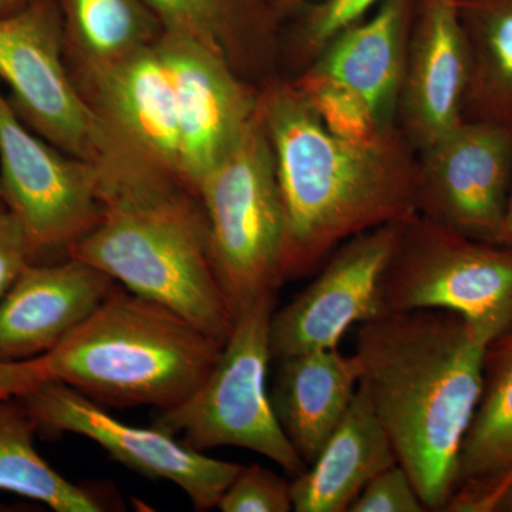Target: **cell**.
<instances>
[{
  "instance_id": "obj_1",
  "label": "cell",
  "mask_w": 512,
  "mask_h": 512,
  "mask_svg": "<svg viewBox=\"0 0 512 512\" xmlns=\"http://www.w3.org/2000/svg\"><path fill=\"white\" fill-rule=\"evenodd\" d=\"M259 114L284 202V282L342 242L416 214L417 151L399 126L366 144L333 136L295 82L259 87Z\"/></svg>"
},
{
  "instance_id": "obj_2",
  "label": "cell",
  "mask_w": 512,
  "mask_h": 512,
  "mask_svg": "<svg viewBox=\"0 0 512 512\" xmlns=\"http://www.w3.org/2000/svg\"><path fill=\"white\" fill-rule=\"evenodd\" d=\"M487 348L466 320L436 309L383 313L357 333L360 384L429 511L456 494Z\"/></svg>"
},
{
  "instance_id": "obj_3",
  "label": "cell",
  "mask_w": 512,
  "mask_h": 512,
  "mask_svg": "<svg viewBox=\"0 0 512 512\" xmlns=\"http://www.w3.org/2000/svg\"><path fill=\"white\" fill-rule=\"evenodd\" d=\"M99 175V221L67 256L170 306L225 343L235 316L215 276L197 192L143 158Z\"/></svg>"
},
{
  "instance_id": "obj_4",
  "label": "cell",
  "mask_w": 512,
  "mask_h": 512,
  "mask_svg": "<svg viewBox=\"0 0 512 512\" xmlns=\"http://www.w3.org/2000/svg\"><path fill=\"white\" fill-rule=\"evenodd\" d=\"M222 346L170 306L116 282L43 360L50 379L93 402L168 410L207 379Z\"/></svg>"
},
{
  "instance_id": "obj_5",
  "label": "cell",
  "mask_w": 512,
  "mask_h": 512,
  "mask_svg": "<svg viewBox=\"0 0 512 512\" xmlns=\"http://www.w3.org/2000/svg\"><path fill=\"white\" fill-rule=\"evenodd\" d=\"M215 276L234 316L284 282L286 218L261 114L202 178Z\"/></svg>"
},
{
  "instance_id": "obj_6",
  "label": "cell",
  "mask_w": 512,
  "mask_h": 512,
  "mask_svg": "<svg viewBox=\"0 0 512 512\" xmlns=\"http://www.w3.org/2000/svg\"><path fill=\"white\" fill-rule=\"evenodd\" d=\"M275 306L269 293L239 312L210 375L183 403L160 410L154 426L195 450L244 448L301 476L308 466L276 419L266 382Z\"/></svg>"
},
{
  "instance_id": "obj_7",
  "label": "cell",
  "mask_w": 512,
  "mask_h": 512,
  "mask_svg": "<svg viewBox=\"0 0 512 512\" xmlns=\"http://www.w3.org/2000/svg\"><path fill=\"white\" fill-rule=\"evenodd\" d=\"M384 311L456 313L487 345L512 330V251L419 212L400 224L383 279Z\"/></svg>"
},
{
  "instance_id": "obj_8",
  "label": "cell",
  "mask_w": 512,
  "mask_h": 512,
  "mask_svg": "<svg viewBox=\"0 0 512 512\" xmlns=\"http://www.w3.org/2000/svg\"><path fill=\"white\" fill-rule=\"evenodd\" d=\"M0 80L20 120L64 153L101 168L130 148L74 82L57 0L0 15Z\"/></svg>"
},
{
  "instance_id": "obj_9",
  "label": "cell",
  "mask_w": 512,
  "mask_h": 512,
  "mask_svg": "<svg viewBox=\"0 0 512 512\" xmlns=\"http://www.w3.org/2000/svg\"><path fill=\"white\" fill-rule=\"evenodd\" d=\"M0 188L18 218L33 264L67 258L100 217L96 165L64 153L30 130L0 92Z\"/></svg>"
},
{
  "instance_id": "obj_10",
  "label": "cell",
  "mask_w": 512,
  "mask_h": 512,
  "mask_svg": "<svg viewBox=\"0 0 512 512\" xmlns=\"http://www.w3.org/2000/svg\"><path fill=\"white\" fill-rule=\"evenodd\" d=\"M19 397L39 431L76 434L94 441L134 473L177 485L198 511L217 508L244 467L207 456L160 427L124 423L101 404L57 380H46Z\"/></svg>"
},
{
  "instance_id": "obj_11",
  "label": "cell",
  "mask_w": 512,
  "mask_h": 512,
  "mask_svg": "<svg viewBox=\"0 0 512 512\" xmlns=\"http://www.w3.org/2000/svg\"><path fill=\"white\" fill-rule=\"evenodd\" d=\"M512 185V128L464 119L417 151L416 207L464 237L500 245Z\"/></svg>"
},
{
  "instance_id": "obj_12",
  "label": "cell",
  "mask_w": 512,
  "mask_h": 512,
  "mask_svg": "<svg viewBox=\"0 0 512 512\" xmlns=\"http://www.w3.org/2000/svg\"><path fill=\"white\" fill-rule=\"evenodd\" d=\"M402 222L370 229L342 242L315 281L271 320L272 360L338 348L355 325L386 313L383 279Z\"/></svg>"
},
{
  "instance_id": "obj_13",
  "label": "cell",
  "mask_w": 512,
  "mask_h": 512,
  "mask_svg": "<svg viewBox=\"0 0 512 512\" xmlns=\"http://www.w3.org/2000/svg\"><path fill=\"white\" fill-rule=\"evenodd\" d=\"M160 40L180 93L183 180L197 192L258 114L259 87L200 40L167 30Z\"/></svg>"
},
{
  "instance_id": "obj_14",
  "label": "cell",
  "mask_w": 512,
  "mask_h": 512,
  "mask_svg": "<svg viewBox=\"0 0 512 512\" xmlns=\"http://www.w3.org/2000/svg\"><path fill=\"white\" fill-rule=\"evenodd\" d=\"M160 37L123 62L74 82L114 134L184 183L180 93Z\"/></svg>"
},
{
  "instance_id": "obj_15",
  "label": "cell",
  "mask_w": 512,
  "mask_h": 512,
  "mask_svg": "<svg viewBox=\"0 0 512 512\" xmlns=\"http://www.w3.org/2000/svg\"><path fill=\"white\" fill-rule=\"evenodd\" d=\"M468 50L457 0H424L407 42L397 126L420 151L464 120Z\"/></svg>"
},
{
  "instance_id": "obj_16",
  "label": "cell",
  "mask_w": 512,
  "mask_h": 512,
  "mask_svg": "<svg viewBox=\"0 0 512 512\" xmlns=\"http://www.w3.org/2000/svg\"><path fill=\"white\" fill-rule=\"evenodd\" d=\"M116 284L80 259L30 264L0 299V362L52 352Z\"/></svg>"
},
{
  "instance_id": "obj_17",
  "label": "cell",
  "mask_w": 512,
  "mask_h": 512,
  "mask_svg": "<svg viewBox=\"0 0 512 512\" xmlns=\"http://www.w3.org/2000/svg\"><path fill=\"white\" fill-rule=\"evenodd\" d=\"M410 0H383L372 18L340 30L308 70L352 90L382 128L397 126Z\"/></svg>"
},
{
  "instance_id": "obj_18",
  "label": "cell",
  "mask_w": 512,
  "mask_h": 512,
  "mask_svg": "<svg viewBox=\"0 0 512 512\" xmlns=\"http://www.w3.org/2000/svg\"><path fill=\"white\" fill-rule=\"evenodd\" d=\"M278 365L269 390L272 407L296 453L311 466L355 400L360 363L332 348L286 357Z\"/></svg>"
},
{
  "instance_id": "obj_19",
  "label": "cell",
  "mask_w": 512,
  "mask_h": 512,
  "mask_svg": "<svg viewBox=\"0 0 512 512\" xmlns=\"http://www.w3.org/2000/svg\"><path fill=\"white\" fill-rule=\"evenodd\" d=\"M396 463L382 421L359 384L345 419L316 460L291 484L293 511L349 512L363 488Z\"/></svg>"
},
{
  "instance_id": "obj_20",
  "label": "cell",
  "mask_w": 512,
  "mask_h": 512,
  "mask_svg": "<svg viewBox=\"0 0 512 512\" xmlns=\"http://www.w3.org/2000/svg\"><path fill=\"white\" fill-rule=\"evenodd\" d=\"M163 29L222 53L244 79L262 84L276 59L275 12L269 0H147Z\"/></svg>"
},
{
  "instance_id": "obj_21",
  "label": "cell",
  "mask_w": 512,
  "mask_h": 512,
  "mask_svg": "<svg viewBox=\"0 0 512 512\" xmlns=\"http://www.w3.org/2000/svg\"><path fill=\"white\" fill-rule=\"evenodd\" d=\"M73 79L153 45L163 25L147 0H57Z\"/></svg>"
},
{
  "instance_id": "obj_22",
  "label": "cell",
  "mask_w": 512,
  "mask_h": 512,
  "mask_svg": "<svg viewBox=\"0 0 512 512\" xmlns=\"http://www.w3.org/2000/svg\"><path fill=\"white\" fill-rule=\"evenodd\" d=\"M512 474V330L488 345L484 382L464 440L456 495L487 490Z\"/></svg>"
},
{
  "instance_id": "obj_23",
  "label": "cell",
  "mask_w": 512,
  "mask_h": 512,
  "mask_svg": "<svg viewBox=\"0 0 512 512\" xmlns=\"http://www.w3.org/2000/svg\"><path fill=\"white\" fill-rule=\"evenodd\" d=\"M457 9L470 64L464 116L512 128V0H457Z\"/></svg>"
},
{
  "instance_id": "obj_24",
  "label": "cell",
  "mask_w": 512,
  "mask_h": 512,
  "mask_svg": "<svg viewBox=\"0 0 512 512\" xmlns=\"http://www.w3.org/2000/svg\"><path fill=\"white\" fill-rule=\"evenodd\" d=\"M36 421L19 396L0 397V491L45 504L56 512H99L89 490L57 473L35 444Z\"/></svg>"
},
{
  "instance_id": "obj_25",
  "label": "cell",
  "mask_w": 512,
  "mask_h": 512,
  "mask_svg": "<svg viewBox=\"0 0 512 512\" xmlns=\"http://www.w3.org/2000/svg\"><path fill=\"white\" fill-rule=\"evenodd\" d=\"M293 82L333 136L350 143L366 144L389 130L380 127L365 101L342 84L308 69Z\"/></svg>"
},
{
  "instance_id": "obj_26",
  "label": "cell",
  "mask_w": 512,
  "mask_h": 512,
  "mask_svg": "<svg viewBox=\"0 0 512 512\" xmlns=\"http://www.w3.org/2000/svg\"><path fill=\"white\" fill-rule=\"evenodd\" d=\"M291 484L259 464L242 467L217 508L222 512H289L293 510Z\"/></svg>"
},
{
  "instance_id": "obj_27",
  "label": "cell",
  "mask_w": 512,
  "mask_h": 512,
  "mask_svg": "<svg viewBox=\"0 0 512 512\" xmlns=\"http://www.w3.org/2000/svg\"><path fill=\"white\" fill-rule=\"evenodd\" d=\"M383 0H325L313 6L303 20L298 37V49L303 56L319 55L340 30L363 19L369 10Z\"/></svg>"
},
{
  "instance_id": "obj_28",
  "label": "cell",
  "mask_w": 512,
  "mask_h": 512,
  "mask_svg": "<svg viewBox=\"0 0 512 512\" xmlns=\"http://www.w3.org/2000/svg\"><path fill=\"white\" fill-rule=\"evenodd\" d=\"M412 478L399 463L377 474L350 505L349 512H424Z\"/></svg>"
},
{
  "instance_id": "obj_29",
  "label": "cell",
  "mask_w": 512,
  "mask_h": 512,
  "mask_svg": "<svg viewBox=\"0 0 512 512\" xmlns=\"http://www.w3.org/2000/svg\"><path fill=\"white\" fill-rule=\"evenodd\" d=\"M33 264L28 235L12 212L0 211V299Z\"/></svg>"
},
{
  "instance_id": "obj_30",
  "label": "cell",
  "mask_w": 512,
  "mask_h": 512,
  "mask_svg": "<svg viewBox=\"0 0 512 512\" xmlns=\"http://www.w3.org/2000/svg\"><path fill=\"white\" fill-rule=\"evenodd\" d=\"M50 379L43 356L23 362H0V397L23 396Z\"/></svg>"
},
{
  "instance_id": "obj_31",
  "label": "cell",
  "mask_w": 512,
  "mask_h": 512,
  "mask_svg": "<svg viewBox=\"0 0 512 512\" xmlns=\"http://www.w3.org/2000/svg\"><path fill=\"white\" fill-rule=\"evenodd\" d=\"M447 511L512 512V474L487 490L454 497Z\"/></svg>"
},
{
  "instance_id": "obj_32",
  "label": "cell",
  "mask_w": 512,
  "mask_h": 512,
  "mask_svg": "<svg viewBox=\"0 0 512 512\" xmlns=\"http://www.w3.org/2000/svg\"><path fill=\"white\" fill-rule=\"evenodd\" d=\"M501 247L512 251V185L510 195H508L507 208H505L503 229H501L500 237Z\"/></svg>"
},
{
  "instance_id": "obj_33",
  "label": "cell",
  "mask_w": 512,
  "mask_h": 512,
  "mask_svg": "<svg viewBox=\"0 0 512 512\" xmlns=\"http://www.w3.org/2000/svg\"><path fill=\"white\" fill-rule=\"evenodd\" d=\"M302 0H271L272 9H274L275 15H285L286 12L296 9Z\"/></svg>"
},
{
  "instance_id": "obj_34",
  "label": "cell",
  "mask_w": 512,
  "mask_h": 512,
  "mask_svg": "<svg viewBox=\"0 0 512 512\" xmlns=\"http://www.w3.org/2000/svg\"><path fill=\"white\" fill-rule=\"evenodd\" d=\"M30 2L32 0H0V15H9V13L16 12V10L22 9Z\"/></svg>"
},
{
  "instance_id": "obj_35",
  "label": "cell",
  "mask_w": 512,
  "mask_h": 512,
  "mask_svg": "<svg viewBox=\"0 0 512 512\" xmlns=\"http://www.w3.org/2000/svg\"><path fill=\"white\" fill-rule=\"evenodd\" d=\"M5 204H3V201L0 200V211L5 210Z\"/></svg>"
},
{
  "instance_id": "obj_36",
  "label": "cell",
  "mask_w": 512,
  "mask_h": 512,
  "mask_svg": "<svg viewBox=\"0 0 512 512\" xmlns=\"http://www.w3.org/2000/svg\"><path fill=\"white\" fill-rule=\"evenodd\" d=\"M0 200H2V188H0Z\"/></svg>"
},
{
  "instance_id": "obj_37",
  "label": "cell",
  "mask_w": 512,
  "mask_h": 512,
  "mask_svg": "<svg viewBox=\"0 0 512 512\" xmlns=\"http://www.w3.org/2000/svg\"><path fill=\"white\" fill-rule=\"evenodd\" d=\"M269 2H271V0H269Z\"/></svg>"
}]
</instances>
